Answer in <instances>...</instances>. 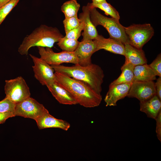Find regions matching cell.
I'll return each instance as SVG.
<instances>
[{"label":"cell","mask_w":161,"mask_h":161,"mask_svg":"<svg viewBox=\"0 0 161 161\" xmlns=\"http://www.w3.org/2000/svg\"><path fill=\"white\" fill-rule=\"evenodd\" d=\"M63 37L56 27L42 24L24 38L18 51L22 55H27L29 49L33 47L52 48L55 42Z\"/></svg>","instance_id":"cell-3"},{"label":"cell","mask_w":161,"mask_h":161,"mask_svg":"<svg viewBox=\"0 0 161 161\" xmlns=\"http://www.w3.org/2000/svg\"><path fill=\"white\" fill-rule=\"evenodd\" d=\"M6 97L15 104L30 97V89L24 79L21 76L5 81Z\"/></svg>","instance_id":"cell-6"},{"label":"cell","mask_w":161,"mask_h":161,"mask_svg":"<svg viewBox=\"0 0 161 161\" xmlns=\"http://www.w3.org/2000/svg\"><path fill=\"white\" fill-rule=\"evenodd\" d=\"M89 5L90 19L96 27L98 25H101L108 31L110 38L118 40L124 44L129 43L125 27L120 23L119 20L104 16L100 13L96 8L91 6L90 3Z\"/></svg>","instance_id":"cell-4"},{"label":"cell","mask_w":161,"mask_h":161,"mask_svg":"<svg viewBox=\"0 0 161 161\" xmlns=\"http://www.w3.org/2000/svg\"><path fill=\"white\" fill-rule=\"evenodd\" d=\"M79 43L78 40L68 38L64 36L59 40L57 44L63 51L73 52L77 48Z\"/></svg>","instance_id":"cell-23"},{"label":"cell","mask_w":161,"mask_h":161,"mask_svg":"<svg viewBox=\"0 0 161 161\" xmlns=\"http://www.w3.org/2000/svg\"><path fill=\"white\" fill-rule=\"evenodd\" d=\"M135 66L125 60L124 64L121 66V73L115 80L112 82L109 86L122 83H131L133 82L134 70Z\"/></svg>","instance_id":"cell-20"},{"label":"cell","mask_w":161,"mask_h":161,"mask_svg":"<svg viewBox=\"0 0 161 161\" xmlns=\"http://www.w3.org/2000/svg\"><path fill=\"white\" fill-rule=\"evenodd\" d=\"M155 95L156 91L153 81H134L131 83L127 96L136 98L141 102Z\"/></svg>","instance_id":"cell-10"},{"label":"cell","mask_w":161,"mask_h":161,"mask_svg":"<svg viewBox=\"0 0 161 161\" xmlns=\"http://www.w3.org/2000/svg\"><path fill=\"white\" fill-rule=\"evenodd\" d=\"M20 0H11L0 7V25Z\"/></svg>","instance_id":"cell-24"},{"label":"cell","mask_w":161,"mask_h":161,"mask_svg":"<svg viewBox=\"0 0 161 161\" xmlns=\"http://www.w3.org/2000/svg\"><path fill=\"white\" fill-rule=\"evenodd\" d=\"M161 100L157 95L149 99L140 102V111L148 117L155 119L161 111Z\"/></svg>","instance_id":"cell-18"},{"label":"cell","mask_w":161,"mask_h":161,"mask_svg":"<svg viewBox=\"0 0 161 161\" xmlns=\"http://www.w3.org/2000/svg\"><path fill=\"white\" fill-rule=\"evenodd\" d=\"M124 56L126 60L134 66L146 64L147 61L144 52L142 49H139L129 43L124 44Z\"/></svg>","instance_id":"cell-17"},{"label":"cell","mask_w":161,"mask_h":161,"mask_svg":"<svg viewBox=\"0 0 161 161\" xmlns=\"http://www.w3.org/2000/svg\"><path fill=\"white\" fill-rule=\"evenodd\" d=\"M30 55L34 63L32 67L35 78L42 85L47 86L54 82L55 78L52 66L40 58Z\"/></svg>","instance_id":"cell-9"},{"label":"cell","mask_w":161,"mask_h":161,"mask_svg":"<svg viewBox=\"0 0 161 161\" xmlns=\"http://www.w3.org/2000/svg\"><path fill=\"white\" fill-rule=\"evenodd\" d=\"M84 27V22L81 21L78 27L66 33L65 37L68 38L78 40L81 35V32L83 30Z\"/></svg>","instance_id":"cell-27"},{"label":"cell","mask_w":161,"mask_h":161,"mask_svg":"<svg viewBox=\"0 0 161 161\" xmlns=\"http://www.w3.org/2000/svg\"><path fill=\"white\" fill-rule=\"evenodd\" d=\"M92 3L94 4L106 2V0H92Z\"/></svg>","instance_id":"cell-32"},{"label":"cell","mask_w":161,"mask_h":161,"mask_svg":"<svg viewBox=\"0 0 161 161\" xmlns=\"http://www.w3.org/2000/svg\"><path fill=\"white\" fill-rule=\"evenodd\" d=\"M82 12L79 16V18L84 23L83 38L81 41L93 40L98 35L96 27L92 23L90 18L89 3L82 7Z\"/></svg>","instance_id":"cell-14"},{"label":"cell","mask_w":161,"mask_h":161,"mask_svg":"<svg viewBox=\"0 0 161 161\" xmlns=\"http://www.w3.org/2000/svg\"><path fill=\"white\" fill-rule=\"evenodd\" d=\"M39 129L55 128L67 131L70 125L67 122L55 118L48 112L38 118L35 120Z\"/></svg>","instance_id":"cell-16"},{"label":"cell","mask_w":161,"mask_h":161,"mask_svg":"<svg viewBox=\"0 0 161 161\" xmlns=\"http://www.w3.org/2000/svg\"><path fill=\"white\" fill-rule=\"evenodd\" d=\"M90 5L96 8H98L103 11L106 15H109L112 18L118 20L120 19V16L118 11L110 4L107 2L100 3H90Z\"/></svg>","instance_id":"cell-22"},{"label":"cell","mask_w":161,"mask_h":161,"mask_svg":"<svg viewBox=\"0 0 161 161\" xmlns=\"http://www.w3.org/2000/svg\"><path fill=\"white\" fill-rule=\"evenodd\" d=\"M156 75L147 64L135 66L134 70L133 81H153Z\"/></svg>","instance_id":"cell-19"},{"label":"cell","mask_w":161,"mask_h":161,"mask_svg":"<svg viewBox=\"0 0 161 161\" xmlns=\"http://www.w3.org/2000/svg\"><path fill=\"white\" fill-rule=\"evenodd\" d=\"M93 40L97 45V51L103 49L114 54L124 55V45L118 40L110 38H106L98 35Z\"/></svg>","instance_id":"cell-13"},{"label":"cell","mask_w":161,"mask_h":161,"mask_svg":"<svg viewBox=\"0 0 161 161\" xmlns=\"http://www.w3.org/2000/svg\"><path fill=\"white\" fill-rule=\"evenodd\" d=\"M129 43L139 49L149 41L154 34L153 28L149 24H133L125 27Z\"/></svg>","instance_id":"cell-5"},{"label":"cell","mask_w":161,"mask_h":161,"mask_svg":"<svg viewBox=\"0 0 161 161\" xmlns=\"http://www.w3.org/2000/svg\"><path fill=\"white\" fill-rule=\"evenodd\" d=\"M80 7L76 0H71L65 2L61 7V10L64 14L65 18L77 16Z\"/></svg>","instance_id":"cell-21"},{"label":"cell","mask_w":161,"mask_h":161,"mask_svg":"<svg viewBox=\"0 0 161 161\" xmlns=\"http://www.w3.org/2000/svg\"><path fill=\"white\" fill-rule=\"evenodd\" d=\"M156 133L158 139L161 141V111L159 112L156 119Z\"/></svg>","instance_id":"cell-29"},{"label":"cell","mask_w":161,"mask_h":161,"mask_svg":"<svg viewBox=\"0 0 161 161\" xmlns=\"http://www.w3.org/2000/svg\"><path fill=\"white\" fill-rule=\"evenodd\" d=\"M156 95L161 100V77H159L155 83Z\"/></svg>","instance_id":"cell-31"},{"label":"cell","mask_w":161,"mask_h":161,"mask_svg":"<svg viewBox=\"0 0 161 161\" xmlns=\"http://www.w3.org/2000/svg\"><path fill=\"white\" fill-rule=\"evenodd\" d=\"M156 76L161 77V55L159 54L149 65Z\"/></svg>","instance_id":"cell-28"},{"label":"cell","mask_w":161,"mask_h":161,"mask_svg":"<svg viewBox=\"0 0 161 161\" xmlns=\"http://www.w3.org/2000/svg\"><path fill=\"white\" fill-rule=\"evenodd\" d=\"M47 86L53 96L60 103L70 105L78 104L77 101L70 93L56 81Z\"/></svg>","instance_id":"cell-15"},{"label":"cell","mask_w":161,"mask_h":161,"mask_svg":"<svg viewBox=\"0 0 161 161\" xmlns=\"http://www.w3.org/2000/svg\"><path fill=\"white\" fill-rule=\"evenodd\" d=\"M56 81L67 90L78 104L86 108L99 106L102 100L101 94L84 82L62 74L55 73Z\"/></svg>","instance_id":"cell-1"},{"label":"cell","mask_w":161,"mask_h":161,"mask_svg":"<svg viewBox=\"0 0 161 161\" xmlns=\"http://www.w3.org/2000/svg\"><path fill=\"white\" fill-rule=\"evenodd\" d=\"M66 33L78 27L81 23L80 20L75 16L65 18L63 21Z\"/></svg>","instance_id":"cell-25"},{"label":"cell","mask_w":161,"mask_h":161,"mask_svg":"<svg viewBox=\"0 0 161 161\" xmlns=\"http://www.w3.org/2000/svg\"><path fill=\"white\" fill-rule=\"evenodd\" d=\"M97 46L93 40L81 41L74 51L78 60V64L86 66L92 63L91 57L97 52Z\"/></svg>","instance_id":"cell-11"},{"label":"cell","mask_w":161,"mask_h":161,"mask_svg":"<svg viewBox=\"0 0 161 161\" xmlns=\"http://www.w3.org/2000/svg\"><path fill=\"white\" fill-rule=\"evenodd\" d=\"M11 0H0V7Z\"/></svg>","instance_id":"cell-33"},{"label":"cell","mask_w":161,"mask_h":161,"mask_svg":"<svg viewBox=\"0 0 161 161\" xmlns=\"http://www.w3.org/2000/svg\"><path fill=\"white\" fill-rule=\"evenodd\" d=\"M131 83H122L109 86V90L104 99L106 106H116L119 100L127 96Z\"/></svg>","instance_id":"cell-12"},{"label":"cell","mask_w":161,"mask_h":161,"mask_svg":"<svg viewBox=\"0 0 161 161\" xmlns=\"http://www.w3.org/2000/svg\"><path fill=\"white\" fill-rule=\"evenodd\" d=\"M49 112L42 104L30 97L16 104L14 114L35 120L44 114Z\"/></svg>","instance_id":"cell-7"},{"label":"cell","mask_w":161,"mask_h":161,"mask_svg":"<svg viewBox=\"0 0 161 161\" xmlns=\"http://www.w3.org/2000/svg\"><path fill=\"white\" fill-rule=\"evenodd\" d=\"M38 52L40 58L51 65H57L64 63L78 64V60L74 52H67L63 51L56 53L51 48L38 47Z\"/></svg>","instance_id":"cell-8"},{"label":"cell","mask_w":161,"mask_h":161,"mask_svg":"<svg viewBox=\"0 0 161 161\" xmlns=\"http://www.w3.org/2000/svg\"><path fill=\"white\" fill-rule=\"evenodd\" d=\"M16 105L5 97L0 101V113L10 112L14 113Z\"/></svg>","instance_id":"cell-26"},{"label":"cell","mask_w":161,"mask_h":161,"mask_svg":"<svg viewBox=\"0 0 161 161\" xmlns=\"http://www.w3.org/2000/svg\"><path fill=\"white\" fill-rule=\"evenodd\" d=\"M15 116L14 113L7 112L0 113V124L3 123L8 118Z\"/></svg>","instance_id":"cell-30"},{"label":"cell","mask_w":161,"mask_h":161,"mask_svg":"<svg viewBox=\"0 0 161 161\" xmlns=\"http://www.w3.org/2000/svg\"><path fill=\"white\" fill-rule=\"evenodd\" d=\"M51 66L55 72L82 81L100 94L104 75L99 66L92 63L84 66L78 64L70 66L61 64Z\"/></svg>","instance_id":"cell-2"}]
</instances>
